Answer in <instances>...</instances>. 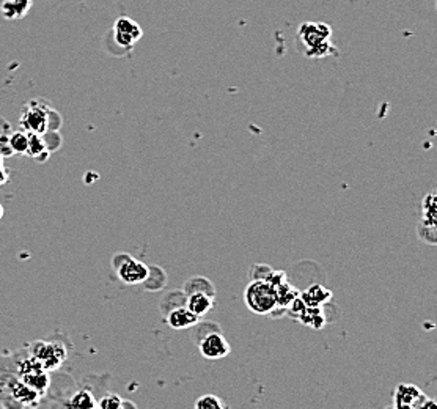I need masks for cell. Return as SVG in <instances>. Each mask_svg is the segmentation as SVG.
<instances>
[{"instance_id":"cell-2","label":"cell","mask_w":437,"mask_h":409,"mask_svg":"<svg viewBox=\"0 0 437 409\" xmlns=\"http://www.w3.org/2000/svg\"><path fill=\"white\" fill-rule=\"evenodd\" d=\"M244 301L249 310L257 315H269L277 307L275 288L266 280H253L244 292Z\"/></svg>"},{"instance_id":"cell-4","label":"cell","mask_w":437,"mask_h":409,"mask_svg":"<svg viewBox=\"0 0 437 409\" xmlns=\"http://www.w3.org/2000/svg\"><path fill=\"white\" fill-rule=\"evenodd\" d=\"M18 356H0V409H24L11 397V384L18 378Z\"/></svg>"},{"instance_id":"cell-14","label":"cell","mask_w":437,"mask_h":409,"mask_svg":"<svg viewBox=\"0 0 437 409\" xmlns=\"http://www.w3.org/2000/svg\"><path fill=\"white\" fill-rule=\"evenodd\" d=\"M26 155L33 159H38V161H43V159H46L49 156L46 142L41 139V135L28 133V144H27Z\"/></svg>"},{"instance_id":"cell-7","label":"cell","mask_w":437,"mask_h":409,"mask_svg":"<svg viewBox=\"0 0 437 409\" xmlns=\"http://www.w3.org/2000/svg\"><path fill=\"white\" fill-rule=\"evenodd\" d=\"M21 124L26 129V133L39 134L46 133L49 128V113L46 107L39 104V102H30L21 117Z\"/></svg>"},{"instance_id":"cell-13","label":"cell","mask_w":437,"mask_h":409,"mask_svg":"<svg viewBox=\"0 0 437 409\" xmlns=\"http://www.w3.org/2000/svg\"><path fill=\"white\" fill-rule=\"evenodd\" d=\"M96 399L92 392L87 389L77 390L70 400L64 403L66 409H96Z\"/></svg>"},{"instance_id":"cell-9","label":"cell","mask_w":437,"mask_h":409,"mask_svg":"<svg viewBox=\"0 0 437 409\" xmlns=\"http://www.w3.org/2000/svg\"><path fill=\"white\" fill-rule=\"evenodd\" d=\"M425 395L416 384L402 383L395 388L394 392V408L395 409H416L420 401L425 399Z\"/></svg>"},{"instance_id":"cell-12","label":"cell","mask_w":437,"mask_h":409,"mask_svg":"<svg viewBox=\"0 0 437 409\" xmlns=\"http://www.w3.org/2000/svg\"><path fill=\"white\" fill-rule=\"evenodd\" d=\"M33 7V0H5L2 3V15L5 19H21Z\"/></svg>"},{"instance_id":"cell-21","label":"cell","mask_w":437,"mask_h":409,"mask_svg":"<svg viewBox=\"0 0 437 409\" xmlns=\"http://www.w3.org/2000/svg\"><path fill=\"white\" fill-rule=\"evenodd\" d=\"M416 409H437V403L433 399L425 397V399L416 406Z\"/></svg>"},{"instance_id":"cell-25","label":"cell","mask_w":437,"mask_h":409,"mask_svg":"<svg viewBox=\"0 0 437 409\" xmlns=\"http://www.w3.org/2000/svg\"><path fill=\"white\" fill-rule=\"evenodd\" d=\"M385 409H395V408H385Z\"/></svg>"},{"instance_id":"cell-18","label":"cell","mask_w":437,"mask_h":409,"mask_svg":"<svg viewBox=\"0 0 437 409\" xmlns=\"http://www.w3.org/2000/svg\"><path fill=\"white\" fill-rule=\"evenodd\" d=\"M28 144V133L26 131H18V133L11 134L8 139V149L11 153H19V155H26Z\"/></svg>"},{"instance_id":"cell-23","label":"cell","mask_w":437,"mask_h":409,"mask_svg":"<svg viewBox=\"0 0 437 409\" xmlns=\"http://www.w3.org/2000/svg\"><path fill=\"white\" fill-rule=\"evenodd\" d=\"M2 218H3V207L0 204V220H2Z\"/></svg>"},{"instance_id":"cell-19","label":"cell","mask_w":437,"mask_h":409,"mask_svg":"<svg viewBox=\"0 0 437 409\" xmlns=\"http://www.w3.org/2000/svg\"><path fill=\"white\" fill-rule=\"evenodd\" d=\"M195 409H225V403L215 395H203L195 401Z\"/></svg>"},{"instance_id":"cell-22","label":"cell","mask_w":437,"mask_h":409,"mask_svg":"<svg viewBox=\"0 0 437 409\" xmlns=\"http://www.w3.org/2000/svg\"><path fill=\"white\" fill-rule=\"evenodd\" d=\"M8 180H10V175L7 172V169H5L2 164H0V186H3Z\"/></svg>"},{"instance_id":"cell-8","label":"cell","mask_w":437,"mask_h":409,"mask_svg":"<svg viewBox=\"0 0 437 409\" xmlns=\"http://www.w3.org/2000/svg\"><path fill=\"white\" fill-rule=\"evenodd\" d=\"M198 348H200L202 356L209 361L224 359L231 351L229 340L220 332H209L205 337H202Z\"/></svg>"},{"instance_id":"cell-5","label":"cell","mask_w":437,"mask_h":409,"mask_svg":"<svg viewBox=\"0 0 437 409\" xmlns=\"http://www.w3.org/2000/svg\"><path fill=\"white\" fill-rule=\"evenodd\" d=\"M113 269L118 279L128 285H139L148 280L150 268L140 260H135L128 254H118L113 257Z\"/></svg>"},{"instance_id":"cell-3","label":"cell","mask_w":437,"mask_h":409,"mask_svg":"<svg viewBox=\"0 0 437 409\" xmlns=\"http://www.w3.org/2000/svg\"><path fill=\"white\" fill-rule=\"evenodd\" d=\"M27 351L46 372L57 370L68 357V348L61 340H38L28 345Z\"/></svg>"},{"instance_id":"cell-10","label":"cell","mask_w":437,"mask_h":409,"mask_svg":"<svg viewBox=\"0 0 437 409\" xmlns=\"http://www.w3.org/2000/svg\"><path fill=\"white\" fill-rule=\"evenodd\" d=\"M198 320H200V318L192 314V312L187 309L186 305L177 307V309L170 310L167 314L168 326L172 329H177V331H181V329H187L191 326H195Z\"/></svg>"},{"instance_id":"cell-16","label":"cell","mask_w":437,"mask_h":409,"mask_svg":"<svg viewBox=\"0 0 437 409\" xmlns=\"http://www.w3.org/2000/svg\"><path fill=\"white\" fill-rule=\"evenodd\" d=\"M184 289L187 292V294L189 293H206V294H211V296H214L215 294L214 285L208 279H205V277H194V279H191L189 282L186 283Z\"/></svg>"},{"instance_id":"cell-1","label":"cell","mask_w":437,"mask_h":409,"mask_svg":"<svg viewBox=\"0 0 437 409\" xmlns=\"http://www.w3.org/2000/svg\"><path fill=\"white\" fill-rule=\"evenodd\" d=\"M298 48L309 59H324L337 55L338 49L332 43V28L324 22H304L298 28Z\"/></svg>"},{"instance_id":"cell-11","label":"cell","mask_w":437,"mask_h":409,"mask_svg":"<svg viewBox=\"0 0 437 409\" xmlns=\"http://www.w3.org/2000/svg\"><path fill=\"white\" fill-rule=\"evenodd\" d=\"M186 307L192 312V314L197 315L198 318H202V316H205L208 312L213 310L214 296L206 293H189L187 294Z\"/></svg>"},{"instance_id":"cell-15","label":"cell","mask_w":437,"mask_h":409,"mask_svg":"<svg viewBox=\"0 0 437 409\" xmlns=\"http://www.w3.org/2000/svg\"><path fill=\"white\" fill-rule=\"evenodd\" d=\"M332 298V293L327 292L326 288H322L321 285H313L307 289V293H304L300 299L304 301L307 307H318L322 303H326L327 299Z\"/></svg>"},{"instance_id":"cell-6","label":"cell","mask_w":437,"mask_h":409,"mask_svg":"<svg viewBox=\"0 0 437 409\" xmlns=\"http://www.w3.org/2000/svg\"><path fill=\"white\" fill-rule=\"evenodd\" d=\"M142 37H144L142 27L128 16L118 18L115 26H113V39L123 49H133L134 44L139 43Z\"/></svg>"},{"instance_id":"cell-20","label":"cell","mask_w":437,"mask_h":409,"mask_svg":"<svg viewBox=\"0 0 437 409\" xmlns=\"http://www.w3.org/2000/svg\"><path fill=\"white\" fill-rule=\"evenodd\" d=\"M123 399L117 394H107L96 403L98 409H123Z\"/></svg>"},{"instance_id":"cell-24","label":"cell","mask_w":437,"mask_h":409,"mask_svg":"<svg viewBox=\"0 0 437 409\" xmlns=\"http://www.w3.org/2000/svg\"><path fill=\"white\" fill-rule=\"evenodd\" d=\"M0 164H2V156H0Z\"/></svg>"},{"instance_id":"cell-17","label":"cell","mask_w":437,"mask_h":409,"mask_svg":"<svg viewBox=\"0 0 437 409\" xmlns=\"http://www.w3.org/2000/svg\"><path fill=\"white\" fill-rule=\"evenodd\" d=\"M436 196L431 192L423 198V222L425 227H436Z\"/></svg>"}]
</instances>
